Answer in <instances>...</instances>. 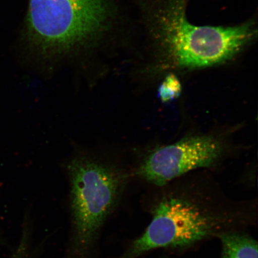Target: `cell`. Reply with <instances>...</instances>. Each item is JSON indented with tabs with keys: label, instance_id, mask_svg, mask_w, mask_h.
Masks as SVG:
<instances>
[{
	"label": "cell",
	"instance_id": "obj_5",
	"mask_svg": "<svg viewBox=\"0 0 258 258\" xmlns=\"http://www.w3.org/2000/svg\"><path fill=\"white\" fill-rule=\"evenodd\" d=\"M222 152L221 144L214 138H187L155 150L145 159L138 174L153 184L165 185L189 171L214 165Z\"/></svg>",
	"mask_w": 258,
	"mask_h": 258
},
{
	"label": "cell",
	"instance_id": "obj_3",
	"mask_svg": "<svg viewBox=\"0 0 258 258\" xmlns=\"http://www.w3.org/2000/svg\"><path fill=\"white\" fill-rule=\"evenodd\" d=\"M115 16L109 0H30L27 39L45 57L63 56L99 40Z\"/></svg>",
	"mask_w": 258,
	"mask_h": 258
},
{
	"label": "cell",
	"instance_id": "obj_2",
	"mask_svg": "<svg viewBox=\"0 0 258 258\" xmlns=\"http://www.w3.org/2000/svg\"><path fill=\"white\" fill-rule=\"evenodd\" d=\"M70 229L62 258H98L106 222L118 208L126 176L110 160L80 152L67 161Z\"/></svg>",
	"mask_w": 258,
	"mask_h": 258
},
{
	"label": "cell",
	"instance_id": "obj_8",
	"mask_svg": "<svg viewBox=\"0 0 258 258\" xmlns=\"http://www.w3.org/2000/svg\"><path fill=\"white\" fill-rule=\"evenodd\" d=\"M11 258H30L23 251L16 250Z\"/></svg>",
	"mask_w": 258,
	"mask_h": 258
},
{
	"label": "cell",
	"instance_id": "obj_6",
	"mask_svg": "<svg viewBox=\"0 0 258 258\" xmlns=\"http://www.w3.org/2000/svg\"><path fill=\"white\" fill-rule=\"evenodd\" d=\"M221 241V258H258L257 243L249 235L228 231L218 235Z\"/></svg>",
	"mask_w": 258,
	"mask_h": 258
},
{
	"label": "cell",
	"instance_id": "obj_7",
	"mask_svg": "<svg viewBox=\"0 0 258 258\" xmlns=\"http://www.w3.org/2000/svg\"><path fill=\"white\" fill-rule=\"evenodd\" d=\"M181 92V85L173 74L167 76L160 86L159 96L161 101L168 102L175 99Z\"/></svg>",
	"mask_w": 258,
	"mask_h": 258
},
{
	"label": "cell",
	"instance_id": "obj_4",
	"mask_svg": "<svg viewBox=\"0 0 258 258\" xmlns=\"http://www.w3.org/2000/svg\"><path fill=\"white\" fill-rule=\"evenodd\" d=\"M143 234L117 258H137L148 251L192 246L228 232L234 215L195 200L170 196L158 202Z\"/></svg>",
	"mask_w": 258,
	"mask_h": 258
},
{
	"label": "cell",
	"instance_id": "obj_1",
	"mask_svg": "<svg viewBox=\"0 0 258 258\" xmlns=\"http://www.w3.org/2000/svg\"><path fill=\"white\" fill-rule=\"evenodd\" d=\"M152 53L171 69L192 70L233 59L256 38L252 21L232 26H196L186 15V0H144Z\"/></svg>",
	"mask_w": 258,
	"mask_h": 258
}]
</instances>
